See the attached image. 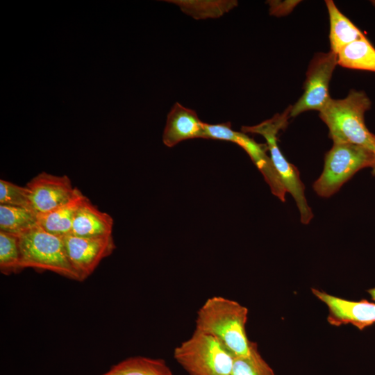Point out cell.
<instances>
[{"label": "cell", "instance_id": "cell-1", "mask_svg": "<svg viewBox=\"0 0 375 375\" xmlns=\"http://www.w3.org/2000/svg\"><path fill=\"white\" fill-rule=\"evenodd\" d=\"M248 309L221 296L208 298L197 311L195 330L215 338L234 358L250 353L246 333Z\"/></svg>", "mask_w": 375, "mask_h": 375}, {"label": "cell", "instance_id": "cell-2", "mask_svg": "<svg viewBox=\"0 0 375 375\" xmlns=\"http://www.w3.org/2000/svg\"><path fill=\"white\" fill-rule=\"evenodd\" d=\"M371 105L363 91L353 90L344 99H331L319 111V117L327 126L333 143L355 144L375 154V135L367 129L364 119Z\"/></svg>", "mask_w": 375, "mask_h": 375}, {"label": "cell", "instance_id": "cell-3", "mask_svg": "<svg viewBox=\"0 0 375 375\" xmlns=\"http://www.w3.org/2000/svg\"><path fill=\"white\" fill-rule=\"evenodd\" d=\"M291 106L281 114H276L272 118L252 126H242L243 133L258 134L266 140V144L270 153V158L287 191L294 198L298 208L300 221L308 224L313 217V213L305 194V186L300 178L297 167L289 162L281 153L278 145L277 135L279 131L288 125Z\"/></svg>", "mask_w": 375, "mask_h": 375}, {"label": "cell", "instance_id": "cell-4", "mask_svg": "<svg viewBox=\"0 0 375 375\" xmlns=\"http://www.w3.org/2000/svg\"><path fill=\"white\" fill-rule=\"evenodd\" d=\"M366 167L372 168L375 174V154L370 150L351 143H333L325 156L323 171L313 189L320 197L328 198Z\"/></svg>", "mask_w": 375, "mask_h": 375}, {"label": "cell", "instance_id": "cell-5", "mask_svg": "<svg viewBox=\"0 0 375 375\" xmlns=\"http://www.w3.org/2000/svg\"><path fill=\"white\" fill-rule=\"evenodd\" d=\"M19 241L23 269L31 267L47 270L80 281L68 259L62 238L36 225L19 234Z\"/></svg>", "mask_w": 375, "mask_h": 375}, {"label": "cell", "instance_id": "cell-6", "mask_svg": "<svg viewBox=\"0 0 375 375\" xmlns=\"http://www.w3.org/2000/svg\"><path fill=\"white\" fill-rule=\"evenodd\" d=\"M189 375H231L234 357L212 336L194 330L174 350Z\"/></svg>", "mask_w": 375, "mask_h": 375}, {"label": "cell", "instance_id": "cell-7", "mask_svg": "<svg viewBox=\"0 0 375 375\" xmlns=\"http://www.w3.org/2000/svg\"><path fill=\"white\" fill-rule=\"evenodd\" d=\"M338 65V56L330 51L318 53L313 57L306 72L303 93L291 106L290 117H294L308 110L321 111L331 100L328 87Z\"/></svg>", "mask_w": 375, "mask_h": 375}, {"label": "cell", "instance_id": "cell-8", "mask_svg": "<svg viewBox=\"0 0 375 375\" xmlns=\"http://www.w3.org/2000/svg\"><path fill=\"white\" fill-rule=\"evenodd\" d=\"M30 208L37 215L51 211L73 199L81 191L73 187L67 175L42 172L26 185Z\"/></svg>", "mask_w": 375, "mask_h": 375}, {"label": "cell", "instance_id": "cell-9", "mask_svg": "<svg viewBox=\"0 0 375 375\" xmlns=\"http://www.w3.org/2000/svg\"><path fill=\"white\" fill-rule=\"evenodd\" d=\"M62 240L69 262L80 281L92 274L99 262L115 249L112 235L86 238L69 234Z\"/></svg>", "mask_w": 375, "mask_h": 375}, {"label": "cell", "instance_id": "cell-10", "mask_svg": "<svg viewBox=\"0 0 375 375\" xmlns=\"http://www.w3.org/2000/svg\"><path fill=\"white\" fill-rule=\"evenodd\" d=\"M312 291L328 307V321L331 324H351L362 329L375 323V303L365 300L348 301L316 289Z\"/></svg>", "mask_w": 375, "mask_h": 375}, {"label": "cell", "instance_id": "cell-11", "mask_svg": "<svg viewBox=\"0 0 375 375\" xmlns=\"http://www.w3.org/2000/svg\"><path fill=\"white\" fill-rule=\"evenodd\" d=\"M204 122L196 112L176 102L168 113L162 141L168 147L189 139L203 138Z\"/></svg>", "mask_w": 375, "mask_h": 375}, {"label": "cell", "instance_id": "cell-12", "mask_svg": "<svg viewBox=\"0 0 375 375\" xmlns=\"http://www.w3.org/2000/svg\"><path fill=\"white\" fill-rule=\"evenodd\" d=\"M235 143L242 147L249 155L262 173L272 193L284 202L287 191L274 167L270 156L267 153L268 151L267 144L256 142L243 132H238Z\"/></svg>", "mask_w": 375, "mask_h": 375}, {"label": "cell", "instance_id": "cell-13", "mask_svg": "<svg viewBox=\"0 0 375 375\" xmlns=\"http://www.w3.org/2000/svg\"><path fill=\"white\" fill-rule=\"evenodd\" d=\"M113 219L93 205L88 197L77 209L71 233L78 237H101L112 235Z\"/></svg>", "mask_w": 375, "mask_h": 375}, {"label": "cell", "instance_id": "cell-14", "mask_svg": "<svg viewBox=\"0 0 375 375\" xmlns=\"http://www.w3.org/2000/svg\"><path fill=\"white\" fill-rule=\"evenodd\" d=\"M85 198L81 192L67 203L37 215L38 225L47 233L60 238L70 234L76 212Z\"/></svg>", "mask_w": 375, "mask_h": 375}, {"label": "cell", "instance_id": "cell-15", "mask_svg": "<svg viewBox=\"0 0 375 375\" xmlns=\"http://www.w3.org/2000/svg\"><path fill=\"white\" fill-rule=\"evenodd\" d=\"M325 2L330 19L331 51L338 54L345 46L365 36L339 10L333 1Z\"/></svg>", "mask_w": 375, "mask_h": 375}, {"label": "cell", "instance_id": "cell-16", "mask_svg": "<svg viewBox=\"0 0 375 375\" xmlns=\"http://www.w3.org/2000/svg\"><path fill=\"white\" fill-rule=\"evenodd\" d=\"M338 65L375 72V49L365 38L345 46L338 54Z\"/></svg>", "mask_w": 375, "mask_h": 375}, {"label": "cell", "instance_id": "cell-17", "mask_svg": "<svg viewBox=\"0 0 375 375\" xmlns=\"http://www.w3.org/2000/svg\"><path fill=\"white\" fill-rule=\"evenodd\" d=\"M103 375H173L164 360L144 356L128 358Z\"/></svg>", "mask_w": 375, "mask_h": 375}, {"label": "cell", "instance_id": "cell-18", "mask_svg": "<svg viewBox=\"0 0 375 375\" xmlns=\"http://www.w3.org/2000/svg\"><path fill=\"white\" fill-rule=\"evenodd\" d=\"M196 19L217 18L237 6L234 0H169Z\"/></svg>", "mask_w": 375, "mask_h": 375}, {"label": "cell", "instance_id": "cell-19", "mask_svg": "<svg viewBox=\"0 0 375 375\" xmlns=\"http://www.w3.org/2000/svg\"><path fill=\"white\" fill-rule=\"evenodd\" d=\"M38 225V216L30 208L0 204V231L19 235Z\"/></svg>", "mask_w": 375, "mask_h": 375}, {"label": "cell", "instance_id": "cell-20", "mask_svg": "<svg viewBox=\"0 0 375 375\" xmlns=\"http://www.w3.org/2000/svg\"><path fill=\"white\" fill-rule=\"evenodd\" d=\"M23 269L19 235L0 231V271L5 275L17 273Z\"/></svg>", "mask_w": 375, "mask_h": 375}, {"label": "cell", "instance_id": "cell-21", "mask_svg": "<svg viewBox=\"0 0 375 375\" xmlns=\"http://www.w3.org/2000/svg\"><path fill=\"white\" fill-rule=\"evenodd\" d=\"M231 375H275L272 367L258 351L257 344L251 343L250 353L234 358Z\"/></svg>", "mask_w": 375, "mask_h": 375}, {"label": "cell", "instance_id": "cell-22", "mask_svg": "<svg viewBox=\"0 0 375 375\" xmlns=\"http://www.w3.org/2000/svg\"><path fill=\"white\" fill-rule=\"evenodd\" d=\"M0 204L31 209L28 188L26 186H19L10 181L1 179Z\"/></svg>", "mask_w": 375, "mask_h": 375}, {"label": "cell", "instance_id": "cell-23", "mask_svg": "<svg viewBox=\"0 0 375 375\" xmlns=\"http://www.w3.org/2000/svg\"><path fill=\"white\" fill-rule=\"evenodd\" d=\"M238 131L231 128L230 122L210 124L204 123L203 138L235 142Z\"/></svg>", "mask_w": 375, "mask_h": 375}, {"label": "cell", "instance_id": "cell-24", "mask_svg": "<svg viewBox=\"0 0 375 375\" xmlns=\"http://www.w3.org/2000/svg\"><path fill=\"white\" fill-rule=\"evenodd\" d=\"M301 1L298 0H272L267 1L269 13L276 17H282L290 14Z\"/></svg>", "mask_w": 375, "mask_h": 375}, {"label": "cell", "instance_id": "cell-25", "mask_svg": "<svg viewBox=\"0 0 375 375\" xmlns=\"http://www.w3.org/2000/svg\"><path fill=\"white\" fill-rule=\"evenodd\" d=\"M372 4L374 5L375 6V0H373L371 1Z\"/></svg>", "mask_w": 375, "mask_h": 375}]
</instances>
